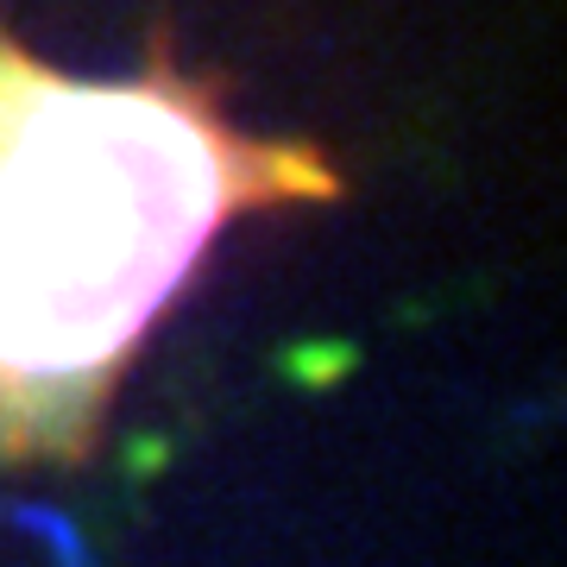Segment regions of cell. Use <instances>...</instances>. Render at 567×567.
<instances>
[{"mask_svg": "<svg viewBox=\"0 0 567 567\" xmlns=\"http://www.w3.org/2000/svg\"><path fill=\"white\" fill-rule=\"evenodd\" d=\"M309 196H334L316 152L246 140L177 70L76 82L0 32V466L89 461L221 227Z\"/></svg>", "mask_w": 567, "mask_h": 567, "instance_id": "1", "label": "cell"}]
</instances>
